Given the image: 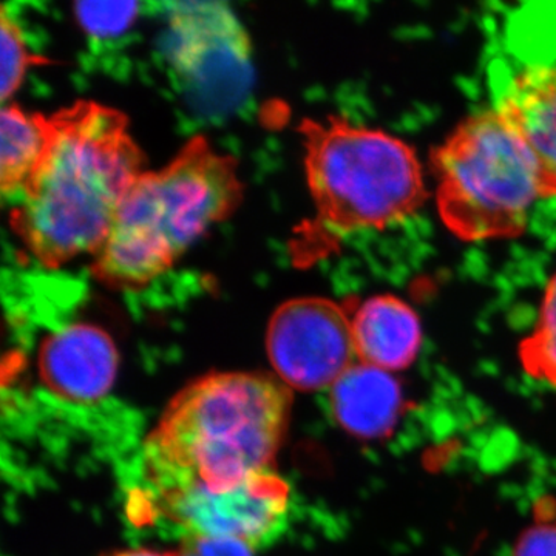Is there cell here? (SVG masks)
<instances>
[{
  "label": "cell",
  "mask_w": 556,
  "mask_h": 556,
  "mask_svg": "<svg viewBox=\"0 0 556 556\" xmlns=\"http://www.w3.org/2000/svg\"><path fill=\"white\" fill-rule=\"evenodd\" d=\"M241 197L237 161L204 138L190 139L166 167L135 179L93 255L94 277L110 288L144 287L228 218Z\"/></svg>",
  "instance_id": "obj_3"
},
{
  "label": "cell",
  "mask_w": 556,
  "mask_h": 556,
  "mask_svg": "<svg viewBox=\"0 0 556 556\" xmlns=\"http://www.w3.org/2000/svg\"><path fill=\"white\" fill-rule=\"evenodd\" d=\"M135 2H79L75 14L80 27L98 39L115 38L129 30L138 16Z\"/></svg>",
  "instance_id": "obj_14"
},
{
  "label": "cell",
  "mask_w": 556,
  "mask_h": 556,
  "mask_svg": "<svg viewBox=\"0 0 556 556\" xmlns=\"http://www.w3.org/2000/svg\"><path fill=\"white\" fill-rule=\"evenodd\" d=\"M50 119V148L11 228L39 265L58 268L100 251L144 161L118 110L79 101Z\"/></svg>",
  "instance_id": "obj_1"
},
{
  "label": "cell",
  "mask_w": 556,
  "mask_h": 556,
  "mask_svg": "<svg viewBox=\"0 0 556 556\" xmlns=\"http://www.w3.org/2000/svg\"><path fill=\"white\" fill-rule=\"evenodd\" d=\"M496 110L532 155L543 199L556 197V64L518 72L504 87Z\"/></svg>",
  "instance_id": "obj_9"
},
{
  "label": "cell",
  "mask_w": 556,
  "mask_h": 556,
  "mask_svg": "<svg viewBox=\"0 0 556 556\" xmlns=\"http://www.w3.org/2000/svg\"><path fill=\"white\" fill-rule=\"evenodd\" d=\"M291 407V388L277 376H204L164 409L146 445L149 477L160 492L225 490L273 471Z\"/></svg>",
  "instance_id": "obj_2"
},
{
  "label": "cell",
  "mask_w": 556,
  "mask_h": 556,
  "mask_svg": "<svg viewBox=\"0 0 556 556\" xmlns=\"http://www.w3.org/2000/svg\"><path fill=\"white\" fill-rule=\"evenodd\" d=\"M108 556H175V555L159 554V552H152V551H123V552H115V554H110Z\"/></svg>",
  "instance_id": "obj_18"
},
{
  "label": "cell",
  "mask_w": 556,
  "mask_h": 556,
  "mask_svg": "<svg viewBox=\"0 0 556 556\" xmlns=\"http://www.w3.org/2000/svg\"><path fill=\"white\" fill-rule=\"evenodd\" d=\"M160 495L164 514L190 535L233 538L255 544L287 514L289 486L274 471H265L230 489L185 486Z\"/></svg>",
  "instance_id": "obj_7"
},
{
  "label": "cell",
  "mask_w": 556,
  "mask_h": 556,
  "mask_svg": "<svg viewBox=\"0 0 556 556\" xmlns=\"http://www.w3.org/2000/svg\"><path fill=\"white\" fill-rule=\"evenodd\" d=\"M2 68H0V89H2V101L7 102L20 89L22 80L28 67L35 64L36 58H33L25 40L22 38L20 27L16 22L10 20L5 9L2 10Z\"/></svg>",
  "instance_id": "obj_15"
},
{
  "label": "cell",
  "mask_w": 556,
  "mask_h": 556,
  "mask_svg": "<svg viewBox=\"0 0 556 556\" xmlns=\"http://www.w3.org/2000/svg\"><path fill=\"white\" fill-rule=\"evenodd\" d=\"M266 350L277 378L289 388H331L357 358L351 313L321 298L289 300L274 313Z\"/></svg>",
  "instance_id": "obj_6"
},
{
  "label": "cell",
  "mask_w": 556,
  "mask_h": 556,
  "mask_svg": "<svg viewBox=\"0 0 556 556\" xmlns=\"http://www.w3.org/2000/svg\"><path fill=\"white\" fill-rule=\"evenodd\" d=\"M519 358L532 378L556 388V274L544 292L535 331L519 346Z\"/></svg>",
  "instance_id": "obj_13"
},
{
  "label": "cell",
  "mask_w": 556,
  "mask_h": 556,
  "mask_svg": "<svg viewBox=\"0 0 556 556\" xmlns=\"http://www.w3.org/2000/svg\"><path fill=\"white\" fill-rule=\"evenodd\" d=\"M300 131L316 207L300 239L303 257H318L340 236L404 222L426 203L422 166L402 139L339 116L306 119Z\"/></svg>",
  "instance_id": "obj_4"
},
{
  "label": "cell",
  "mask_w": 556,
  "mask_h": 556,
  "mask_svg": "<svg viewBox=\"0 0 556 556\" xmlns=\"http://www.w3.org/2000/svg\"><path fill=\"white\" fill-rule=\"evenodd\" d=\"M358 362L386 371H401L416 361L422 327L415 309L396 295H375L351 313Z\"/></svg>",
  "instance_id": "obj_10"
},
{
  "label": "cell",
  "mask_w": 556,
  "mask_h": 556,
  "mask_svg": "<svg viewBox=\"0 0 556 556\" xmlns=\"http://www.w3.org/2000/svg\"><path fill=\"white\" fill-rule=\"evenodd\" d=\"M514 556H556V526L540 525L519 538Z\"/></svg>",
  "instance_id": "obj_17"
},
{
  "label": "cell",
  "mask_w": 556,
  "mask_h": 556,
  "mask_svg": "<svg viewBox=\"0 0 556 556\" xmlns=\"http://www.w3.org/2000/svg\"><path fill=\"white\" fill-rule=\"evenodd\" d=\"M51 141V119L3 104L0 113V188L3 195L22 193Z\"/></svg>",
  "instance_id": "obj_12"
},
{
  "label": "cell",
  "mask_w": 556,
  "mask_h": 556,
  "mask_svg": "<svg viewBox=\"0 0 556 556\" xmlns=\"http://www.w3.org/2000/svg\"><path fill=\"white\" fill-rule=\"evenodd\" d=\"M329 399L339 426L362 439L387 437L404 409L399 380L390 371L362 362L340 376Z\"/></svg>",
  "instance_id": "obj_11"
},
{
  "label": "cell",
  "mask_w": 556,
  "mask_h": 556,
  "mask_svg": "<svg viewBox=\"0 0 556 556\" xmlns=\"http://www.w3.org/2000/svg\"><path fill=\"white\" fill-rule=\"evenodd\" d=\"M431 164L439 215L460 240L519 237L543 199L532 155L496 109L464 119Z\"/></svg>",
  "instance_id": "obj_5"
},
{
  "label": "cell",
  "mask_w": 556,
  "mask_h": 556,
  "mask_svg": "<svg viewBox=\"0 0 556 556\" xmlns=\"http://www.w3.org/2000/svg\"><path fill=\"white\" fill-rule=\"evenodd\" d=\"M175 556H254L252 544L233 538L189 535Z\"/></svg>",
  "instance_id": "obj_16"
},
{
  "label": "cell",
  "mask_w": 556,
  "mask_h": 556,
  "mask_svg": "<svg viewBox=\"0 0 556 556\" xmlns=\"http://www.w3.org/2000/svg\"><path fill=\"white\" fill-rule=\"evenodd\" d=\"M39 375L51 393L89 404L112 390L119 356L108 332L94 325H70L53 332L39 350Z\"/></svg>",
  "instance_id": "obj_8"
}]
</instances>
